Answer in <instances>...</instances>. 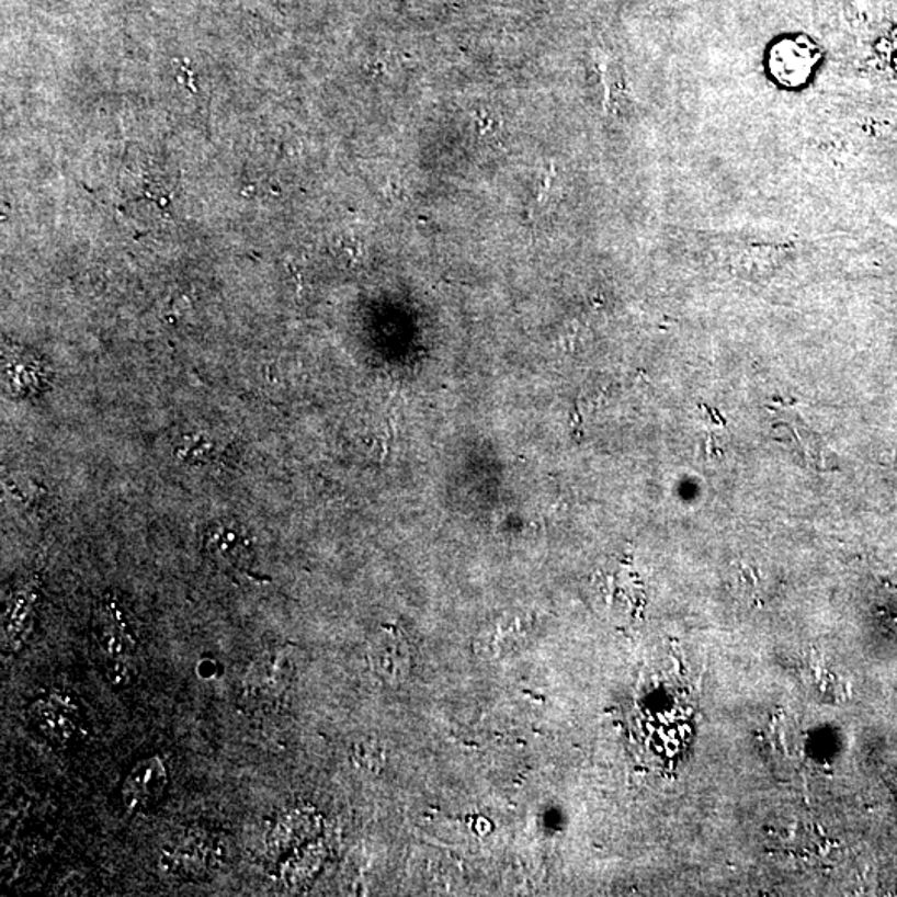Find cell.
I'll use <instances>...</instances> for the list:
<instances>
[{
  "instance_id": "obj_1",
  "label": "cell",
  "mask_w": 897,
  "mask_h": 897,
  "mask_svg": "<svg viewBox=\"0 0 897 897\" xmlns=\"http://www.w3.org/2000/svg\"><path fill=\"white\" fill-rule=\"evenodd\" d=\"M292 673V661L285 651H268L251 665L245 677V702L257 708L273 705L288 690Z\"/></svg>"
},
{
  "instance_id": "obj_2",
  "label": "cell",
  "mask_w": 897,
  "mask_h": 897,
  "mask_svg": "<svg viewBox=\"0 0 897 897\" xmlns=\"http://www.w3.org/2000/svg\"><path fill=\"white\" fill-rule=\"evenodd\" d=\"M167 786L168 770L163 761L160 758L141 761L125 780V806L132 811L150 808L163 796Z\"/></svg>"
},
{
  "instance_id": "obj_3",
  "label": "cell",
  "mask_w": 897,
  "mask_h": 897,
  "mask_svg": "<svg viewBox=\"0 0 897 897\" xmlns=\"http://www.w3.org/2000/svg\"><path fill=\"white\" fill-rule=\"evenodd\" d=\"M95 641L106 660L109 658L130 660L138 648V637L128 624L127 616L114 605L110 606L105 621L96 625Z\"/></svg>"
},
{
  "instance_id": "obj_4",
  "label": "cell",
  "mask_w": 897,
  "mask_h": 897,
  "mask_svg": "<svg viewBox=\"0 0 897 897\" xmlns=\"http://www.w3.org/2000/svg\"><path fill=\"white\" fill-rule=\"evenodd\" d=\"M209 557L222 566L245 567L250 558V544L247 537L231 527L213 529L205 538Z\"/></svg>"
},
{
  "instance_id": "obj_5",
  "label": "cell",
  "mask_w": 897,
  "mask_h": 897,
  "mask_svg": "<svg viewBox=\"0 0 897 897\" xmlns=\"http://www.w3.org/2000/svg\"><path fill=\"white\" fill-rule=\"evenodd\" d=\"M67 700L63 696H50L45 702L37 703L32 708L34 719L37 722L38 728L44 731L47 737L54 738L57 741H67L76 731V722L70 716L73 715V708Z\"/></svg>"
},
{
  "instance_id": "obj_6",
  "label": "cell",
  "mask_w": 897,
  "mask_h": 897,
  "mask_svg": "<svg viewBox=\"0 0 897 897\" xmlns=\"http://www.w3.org/2000/svg\"><path fill=\"white\" fill-rule=\"evenodd\" d=\"M105 670L106 679L114 686H127L132 682L130 660L127 658H109Z\"/></svg>"
}]
</instances>
